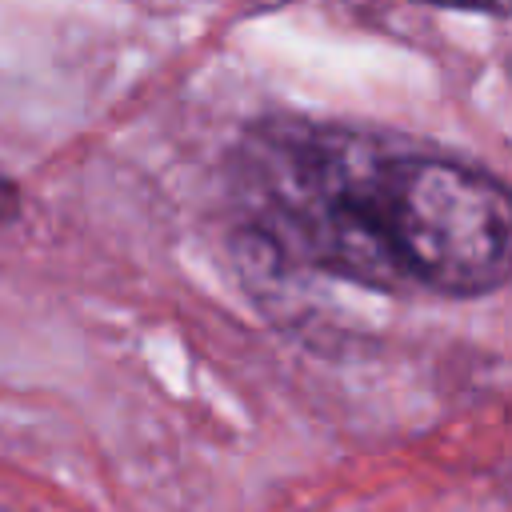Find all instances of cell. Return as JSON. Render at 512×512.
<instances>
[{"label": "cell", "instance_id": "cell-1", "mask_svg": "<svg viewBox=\"0 0 512 512\" xmlns=\"http://www.w3.org/2000/svg\"><path fill=\"white\" fill-rule=\"evenodd\" d=\"M232 192L240 240L264 268L448 300L508 284V188L464 156L340 120L276 116L240 140Z\"/></svg>", "mask_w": 512, "mask_h": 512}, {"label": "cell", "instance_id": "cell-2", "mask_svg": "<svg viewBox=\"0 0 512 512\" xmlns=\"http://www.w3.org/2000/svg\"><path fill=\"white\" fill-rule=\"evenodd\" d=\"M20 216V188H16V180L12 176H4L0 172V228L4 224H12Z\"/></svg>", "mask_w": 512, "mask_h": 512}]
</instances>
